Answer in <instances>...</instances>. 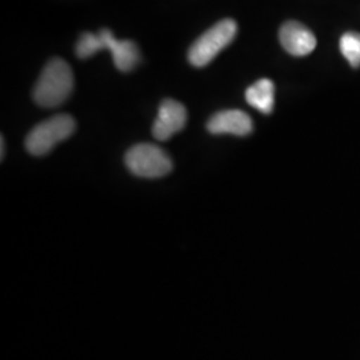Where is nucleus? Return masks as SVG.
<instances>
[{
    "label": "nucleus",
    "mask_w": 360,
    "mask_h": 360,
    "mask_svg": "<svg viewBox=\"0 0 360 360\" xmlns=\"http://www.w3.org/2000/svg\"><path fill=\"white\" fill-rule=\"evenodd\" d=\"M238 32V25L232 19H223L196 39L188 51V60L195 67H205L223 49L231 44Z\"/></svg>",
    "instance_id": "20e7f679"
},
{
    "label": "nucleus",
    "mask_w": 360,
    "mask_h": 360,
    "mask_svg": "<svg viewBox=\"0 0 360 360\" xmlns=\"http://www.w3.org/2000/svg\"><path fill=\"white\" fill-rule=\"evenodd\" d=\"M254 124L248 114L240 110H226L211 116L207 123V129L211 134H231L236 136H245L252 132Z\"/></svg>",
    "instance_id": "6e6552de"
},
{
    "label": "nucleus",
    "mask_w": 360,
    "mask_h": 360,
    "mask_svg": "<svg viewBox=\"0 0 360 360\" xmlns=\"http://www.w3.org/2000/svg\"><path fill=\"white\" fill-rule=\"evenodd\" d=\"M279 39L284 50L294 56L309 55L315 50L318 43L312 31L296 20L285 22L281 27Z\"/></svg>",
    "instance_id": "0eeeda50"
},
{
    "label": "nucleus",
    "mask_w": 360,
    "mask_h": 360,
    "mask_svg": "<svg viewBox=\"0 0 360 360\" xmlns=\"http://www.w3.org/2000/svg\"><path fill=\"white\" fill-rule=\"evenodd\" d=\"M75 129L77 123L72 116H52L39 123L27 135V151L34 156L49 154L58 143L70 138Z\"/></svg>",
    "instance_id": "7ed1b4c3"
},
{
    "label": "nucleus",
    "mask_w": 360,
    "mask_h": 360,
    "mask_svg": "<svg viewBox=\"0 0 360 360\" xmlns=\"http://www.w3.org/2000/svg\"><path fill=\"white\" fill-rule=\"evenodd\" d=\"M340 51L354 68L360 67V34L349 31L340 38Z\"/></svg>",
    "instance_id": "9d476101"
},
{
    "label": "nucleus",
    "mask_w": 360,
    "mask_h": 360,
    "mask_svg": "<svg viewBox=\"0 0 360 360\" xmlns=\"http://www.w3.org/2000/svg\"><path fill=\"white\" fill-rule=\"evenodd\" d=\"M74 89V74L63 59L55 58L41 71L34 89V101L46 108L65 103Z\"/></svg>",
    "instance_id": "f03ea898"
},
{
    "label": "nucleus",
    "mask_w": 360,
    "mask_h": 360,
    "mask_svg": "<svg viewBox=\"0 0 360 360\" xmlns=\"http://www.w3.org/2000/svg\"><path fill=\"white\" fill-rule=\"evenodd\" d=\"M124 160L129 171L139 178H162L172 169L169 156L160 147L148 143L136 144L129 148Z\"/></svg>",
    "instance_id": "39448f33"
},
{
    "label": "nucleus",
    "mask_w": 360,
    "mask_h": 360,
    "mask_svg": "<svg viewBox=\"0 0 360 360\" xmlns=\"http://www.w3.org/2000/svg\"><path fill=\"white\" fill-rule=\"evenodd\" d=\"M108 50L114 58L116 68L122 72L134 70L141 60V51L132 40H117L114 34L103 28L98 34L84 32L77 43V55L80 59H87L96 52Z\"/></svg>",
    "instance_id": "f257e3e1"
},
{
    "label": "nucleus",
    "mask_w": 360,
    "mask_h": 360,
    "mask_svg": "<svg viewBox=\"0 0 360 360\" xmlns=\"http://www.w3.org/2000/svg\"><path fill=\"white\" fill-rule=\"evenodd\" d=\"M245 101L257 111L269 115L274 111L275 84L270 79H260L245 91Z\"/></svg>",
    "instance_id": "1a4fd4ad"
},
{
    "label": "nucleus",
    "mask_w": 360,
    "mask_h": 360,
    "mask_svg": "<svg viewBox=\"0 0 360 360\" xmlns=\"http://www.w3.org/2000/svg\"><path fill=\"white\" fill-rule=\"evenodd\" d=\"M186 123H187L186 107L174 99H166L159 107L158 116L155 119L154 127H153V135L158 141L165 142L184 129Z\"/></svg>",
    "instance_id": "423d86ee"
},
{
    "label": "nucleus",
    "mask_w": 360,
    "mask_h": 360,
    "mask_svg": "<svg viewBox=\"0 0 360 360\" xmlns=\"http://www.w3.org/2000/svg\"><path fill=\"white\" fill-rule=\"evenodd\" d=\"M1 159L4 158V138L1 136Z\"/></svg>",
    "instance_id": "9b49d317"
}]
</instances>
